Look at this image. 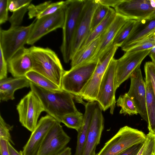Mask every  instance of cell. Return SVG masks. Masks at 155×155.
I'll return each instance as SVG.
<instances>
[{
  "mask_svg": "<svg viewBox=\"0 0 155 155\" xmlns=\"http://www.w3.org/2000/svg\"><path fill=\"white\" fill-rule=\"evenodd\" d=\"M30 87L40 100L45 111L60 123L64 116L78 111L74 101V96L62 89L48 90L31 81Z\"/></svg>",
  "mask_w": 155,
  "mask_h": 155,
  "instance_id": "obj_1",
  "label": "cell"
},
{
  "mask_svg": "<svg viewBox=\"0 0 155 155\" xmlns=\"http://www.w3.org/2000/svg\"><path fill=\"white\" fill-rule=\"evenodd\" d=\"M32 70L47 78L60 87L65 71L55 52L48 48L32 46L29 48Z\"/></svg>",
  "mask_w": 155,
  "mask_h": 155,
  "instance_id": "obj_2",
  "label": "cell"
},
{
  "mask_svg": "<svg viewBox=\"0 0 155 155\" xmlns=\"http://www.w3.org/2000/svg\"><path fill=\"white\" fill-rule=\"evenodd\" d=\"M85 0H68L64 7L65 18L62 28V41L60 49L64 62L72 58V46L78 19Z\"/></svg>",
  "mask_w": 155,
  "mask_h": 155,
  "instance_id": "obj_3",
  "label": "cell"
},
{
  "mask_svg": "<svg viewBox=\"0 0 155 155\" xmlns=\"http://www.w3.org/2000/svg\"><path fill=\"white\" fill-rule=\"evenodd\" d=\"M146 138V135L142 131L124 126L105 143L96 155H118L135 145L143 143Z\"/></svg>",
  "mask_w": 155,
  "mask_h": 155,
  "instance_id": "obj_4",
  "label": "cell"
},
{
  "mask_svg": "<svg viewBox=\"0 0 155 155\" xmlns=\"http://www.w3.org/2000/svg\"><path fill=\"white\" fill-rule=\"evenodd\" d=\"M98 61L91 60L65 71L61 79V88L78 98L91 78Z\"/></svg>",
  "mask_w": 155,
  "mask_h": 155,
  "instance_id": "obj_5",
  "label": "cell"
},
{
  "mask_svg": "<svg viewBox=\"0 0 155 155\" xmlns=\"http://www.w3.org/2000/svg\"><path fill=\"white\" fill-rule=\"evenodd\" d=\"M35 20L29 25L10 27L7 30L0 29V48L7 61L24 47L31 33Z\"/></svg>",
  "mask_w": 155,
  "mask_h": 155,
  "instance_id": "obj_6",
  "label": "cell"
},
{
  "mask_svg": "<svg viewBox=\"0 0 155 155\" xmlns=\"http://www.w3.org/2000/svg\"><path fill=\"white\" fill-rule=\"evenodd\" d=\"M16 109L22 126L31 132L37 125L40 114L45 111L40 100L31 91L21 100Z\"/></svg>",
  "mask_w": 155,
  "mask_h": 155,
  "instance_id": "obj_7",
  "label": "cell"
},
{
  "mask_svg": "<svg viewBox=\"0 0 155 155\" xmlns=\"http://www.w3.org/2000/svg\"><path fill=\"white\" fill-rule=\"evenodd\" d=\"M116 60L114 58L110 61L100 83L96 101L102 110L105 111L110 108L113 114L116 103L115 97V76Z\"/></svg>",
  "mask_w": 155,
  "mask_h": 155,
  "instance_id": "obj_8",
  "label": "cell"
},
{
  "mask_svg": "<svg viewBox=\"0 0 155 155\" xmlns=\"http://www.w3.org/2000/svg\"><path fill=\"white\" fill-rule=\"evenodd\" d=\"M152 49L132 52L126 51L122 57L116 60L115 76L116 91L140 66L143 61L150 54Z\"/></svg>",
  "mask_w": 155,
  "mask_h": 155,
  "instance_id": "obj_9",
  "label": "cell"
},
{
  "mask_svg": "<svg viewBox=\"0 0 155 155\" xmlns=\"http://www.w3.org/2000/svg\"><path fill=\"white\" fill-rule=\"evenodd\" d=\"M118 48L117 46H113L103 57L98 60L91 78L79 94L78 98L81 101V99L88 101H96L101 80Z\"/></svg>",
  "mask_w": 155,
  "mask_h": 155,
  "instance_id": "obj_10",
  "label": "cell"
},
{
  "mask_svg": "<svg viewBox=\"0 0 155 155\" xmlns=\"http://www.w3.org/2000/svg\"><path fill=\"white\" fill-rule=\"evenodd\" d=\"M64 7L53 14L36 19L27 44L32 45L49 32L62 28L65 18Z\"/></svg>",
  "mask_w": 155,
  "mask_h": 155,
  "instance_id": "obj_11",
  "label": "cell"
},
{
  "mask_svg": "<svg viewBox=\"0 0 155 155\" xmlns=\"http://www.w3.org/2000/svg\"><path fill=\"white\" fill-rule=\"evenodd\" d=\"M114 9L117 14L137 20L147 18L155 13L151 0H120Z\"/></svg>",
  "mask_w": 155,
  "mask_h": 155,
  "instance_id": "obj_12",
  "label": "cell"
},
{
  "mask_svg": "<svg viewBox=\"0 0 155 155\" xmlns=\"http://www.w3.org/2000/svg\"><path fill=\"white\" fill-rule=\"evenodd\" d=\"M98 5L96 0H85L78 22L72 42V58L79 49L91 32L92 16Z\"/></svg>",
  "mask_w": 155,
  "mask_h": 155,
  "instance_id": "obj_13",
  "label": "cell"
},
{
  "mask_svg": "<svg viewBox=\"0 0 155 155\" xmlns=\"http://www.w3.org/2000/svg\"><path fill=\"white\" fill-rule=\"evenodd\" d=\"M57 121L50 129L40 147L38 155H57L62 151L71 138Z\"/></svg>",
  "mask_w": 155,
  "mask_h": 155,
  "instance_id": "obj_14",
  "label": "cell"
},
{
  "mask_svg": "<svg viewBox=\"0 0 155 155\" xmlns=\"http://www.w3.org/2000/svg\"><path fill=\"white\" fill-rule=\"evenodd\" d=\"M140 66L131 75L130 89L127 93L133 101L138 114L147 123L146 83L143 79Z\"/></svg>",
  "mask_w": 155,
  "mask_h": 155,
  "instance_id": "obj_15",
  "label": "cell"
},
{
  "mask_svg": "<svg viewBox=\"0 0 155 155\" xmlns=\"http://www.w3.org/2000/svg\"><path fill=\"white\" fill-rule=\"evenodd\" d=\"M57 121L48 114L41 117L23 147V155H38L40 147L47 134Z\"/></svg>",
  "mask_w": 155,
  "mask_h": 155,
  "instance_id": "obj_16",
  "label": "cell"
},
{
  "mask_svg": "<svg viewBox=\"0 0 155 155\" xmlns=\"http://www.w3.org/2000/svg\"><path fill=\"white\" fill-rule=\"evenodd\" d=\"M102 110L97 102L81 155L96 154V148L100 143L104 128V118Z\"/></svg>",
  "mask_w": 155,
  "mask_h": 155,
  "instance_id": "obj_17",
  "label": "cell"
},
{
  "mask_svg": "<svg viewBox=\"0 0 155 155\" xmlns=\"http://www.w3.org/2000/svg\"><path fill=\"white\" fill-rule=\"evenodd\" d=\"M155 29V13L147 18L137 20L135 26L121 47L125 52L149 38Z\"/></svg>",
  "mask_w": 155,
  "mask_h": 155,
  "instance_id": "obj_18",
  "label": "cell"
},
{
  "mask_svg": "<svg viewBox=\"0 0 155 155\" xmlns=\"http://www.w3.org/2000/svg\"><path fill=\"white\" fill-rule=\"evenodd\" d=\"M129 19L127 18L117 14L113 22L101 35L99 45L92 60L98 61L113 47V42L117 33Z\"/></svg>",
  "mask_w": 155,
  "mask_h": 155,
  "instance_id": "obj_19",
  "label": "cell"
},
{
  "mask_svg": "<svg viewBox=\"0 0 155 155\" xmlns=\"http://www.w3.org/2000/svg\"><path fill=\"white\" fill-rule=\"evenodd\" d=\"M8 71L14 78L24 77L32 70V63L29 48L18 51L7 61Z\"/></svg>",
  "mask_w": 155,
  "mask_h": 155,
  "instance_id": "obj_20",
  "label": "cell"
},
{
  "mask_svg": "<svg viewBox=\"0 0 155 155\" xmlns=\"http://www.w3.org/2000/svg\"><path fill=\"white\" fill-rule=\"evenodd\" d=\"M30 81L25 77L9 78L0 80V101H7L15 99V91L30 87Z\"/></svg>",
  "mask_w": 155,
  "mask_h": 155,
  "instance_id": "obj_21",
  "label": "cell"
},
{
  "mask_svg": "<svg viewBox=\"0 0 155 155\" xmlns=\"http://www.w3.org/2000/svg\"><path fill=\"white\" fill-rule=\"evenodd\" d=\"M88 101L85 105L83 124L78 132L76 150L74 155H81L84 146L90 125L96 108L97 102Z\"/></svg>",
  "mask_w": 155,
  "mask_h": 155,
  "instance_id": "obj_22",
  "label": "cell"
},
{
  "mask_svg": "<svg viewBox=\"0 0 155 155\" xmlns=\"http://www.w3.org/2000/svg\"><path fill=\"white\" fill-rule=\"evenodd\" d=\"M66 3V1L54 2L48 1L36 5L31 3L28 8L29 18L35 17L37 19L53 14L64 7Z\"/></svg>",
  "mask_w": 155,
  "mask_h": 155,
  "instance_id": "obj_23",
  "label": "cell"
},
{
  "mask_svg": "<svg viewBox=\"0 0 155 155\" xmlns=\"http://www.w3.org/2000/svg\"><path fill=\"white\" fill-rule=\"evenodd\" d=\"M101 36L79 50L71 60V68L87 62L92 59L100 44Z\"/></svg>",
  "mask_w": 155,
  "mask_h": 155,
  "instance_id": "obj_24",
  "label": "cell"
},
{
  "mask_svg": "<svg viewBox=\"0 0 155 155\" xmlns=\"http://www.w3.org/2000/svg\"><path fill=\"white\" fill-rule=\"evenodd\" d=\"M116 15L114 9L110 7L105 18L90 32L79 50L82 48L92 41L101 36L113 22Z\"/></svg>",
  "mask_w": 155,
  "mask_h": 155,
  "instance_id": "obj_25",
  "label": "cell"
},
{
  "mask_svg": "<svg viewBox=\"0 0 155 155\" xmlns=\"http://www.w3.org/2000/svg\"><path fill=\"white\" fill-rule=\"evenodd\" d=\"M145 82L148 129L149 132L155 134V97L150 83L147 81Z\"/></svg>",
  "mask_w": 155,
  "mask_h": 155,
  "instance_id": "obj_26",
  "label": "cell"
},
{
  "mask_svg": "<svg viewBox=\"0 0 155 155\" xmlns=\"http://www.w3.org/2000/svg\"><path fill=\"white\" fill-rule=\"evenodd\" d=\"M14 10L8 20L10 27L19 26L32 0H14Z\"/></svg>",
  "mask_w": 155,
  "mask_h": 155,
  "instance_id": "obj_27",
  "label": "cell"
},
{
  "mask_svg": "<svg viewBox=\"0 0 155 155\" xmlns=\"http://www.w3.org/2000/svg\"><path fill=\"white\" fill-rule=\"evenodd\" d=\"M25 77L29 81L45 89L53 91L62 89L47 78L33 70L26 73Z\"/></svg>",
  "mask_w": 155,
  "mask_h": 155,
  "instance_id": "obj_28",
  "label": "cell"
},
{
  "mask_svg": "<svg viewBox=\"0 0 155 155\" xmlns=\"http://www.w3.org/2000/svg\"><path fill=\"white\" fill-rule=\"evenodd\" d=\"M137 21V20L129 19L120 28L113 41L112 45L113 46L121 47L130 34Z\"/></svg>",
  "mask_w": 155,
  "mask_h": 155,
  "instance_id": "obj_29",
  "label": "cell"
},
{
  "mask_svg": "<svg viewBox=\"0 0 155 155\" xmlns=\"http://www.w3.org/2000/svg\"><path fill=\"white\" fill-rule=\"evenodd\" d=\"M117 105L121 107L120 114H123L124 115L127 114L133 115L138 114L133 101L127 93L119 97L117 101Z\"/></svg>",
  "mask_w": 155,
  "mask_h": 155,
  "instance_id": "obj_30",
  "label": "cell"
},
{
  "mask_svg": "<svg viewBox=\"0 0 155 155\" xmlns=\"http://www.w3.org/2000/svg\"><path fill=\"white\" fill-rule=\"evenodd\" d=\"M84 115L78 111L67 114L62 118L61 123L68 127L75 130L78 132L82 125Z\"/></svg>",
  "mask_w": 155,
  "mask_h": 155,
  "instance_id": "obj_31",
  "label": "cell"
},
{
  "mask_svg": "<svg viewBox=\"0 0 155 155\" xmlns=\"http://www.w3.org/2000/svg\"><path fill=\"white\" fill-rule=\"evenodd\" d=\"M137 155H155V134L149 132Z\"/></svg>",
  "mask_w": 155,
  "mask_h": 155,
  "instance_id": "obj_32",
  "label": "cell"
},
{
  "mask_svg": "<svg viewBox=\"0 0 155 155\" xmlns=\"http://www.w3.org/2000/svg\"><path fill=\"white\" fill-rule=\"evenodd\" d=\"M110 8L98 3L92 16L91 24V32L104 19L106 16Z\"/></svg>",
  "mask_w": 155,
  "mask_h": 155,
  "instance_id": "obj_33",
  "label": "cell"
},
{
  "mask_svg": "<svg viewBox=\"0 0 155 155\" xmlns=\"http://www.w3.org/2000/svg\"><path fill=\"white\" fill-rule=\"evenodd\" d=\"M145 80L150 83L155 97V65L152 61L146 62L144 66Z\"/></svg>",
  "mask_w": 155,
  "mask_h": 155,
  "instance_id": "obj_34",
  "label": "cell"
},
{
  "mask_svg": "<svg viewBox=\"0 0 155 155\" xmlns=\"http://www.w3.org/2000/svg\"><path fill=\"white\" fill-rule=\"evenodd\" d=\"M13 126H10L5 121L1 114L0 115V139H4L13 145L15 144L13 141L10 135V131Z\"/></svg>",
  "mask_w": 155,
  "mask_h": 155,
  "instance_id": "obj_35",
  "label": "cell"
},
{
  "mask_svg": "<svg viewBox=\"0 0 155 155\" xmlns=\"http://www.w3.org/2000/svg\"><path fill=\"white\" fill-rule=\"evenodd\" d=\"M155 47V38L154 37L147 38L137 45L129 49L126 51L135 52L152 49Z\"/></svg>",
  "mask_w": 155,
  "mask_h": 155,
  "instance_id": "obj_36",
  "label": "cell"
},
{
  "mask_svg": "<svg viewBox=\"0 0 155 155\" xmlns=\"http://www.w3.org/2000/svg\"><path fill=\"white\" fill-rule=\"evenodd\" d=\"M8 0H0V24L5 23L8 20Z\"/></svg>",
  "mask_w": 155,
  "mask_h": 155,
  "instance_id": "obj_37",
  "label": "cell"
},
{
  "mask_svg": "<svg viewBox=\"0 0 155 155\" xmlns=\"http://www.w3.org/2000/svg\"><path fill=\"white\" fill-rule=\"evenodd\" d=\"M8 71L7 62L0 48V80L7 78Z\"/></svg>",
  "mask_w": 155,
  "mask_h": 155,
  "instance_id": "obj_38",
  "label": "cell"
},
{
  "mask_svg": "<svg viewBox=\"0 0 155 155\" xmlns=\"http://www.w3.org/2000/svg\"><path fill=\"white\" fill-rule=\"evenodd\" d=\"M143 143L135 145L123 151L118 155H137Z\"/></svg>",
  "mask_w": 155,
  "mask_h": 155,
  "instance_id": "obj_39",
  "label": "cell"
},
{
  "mask_svg": "<svg viewBox=\"0 0 155 155\" xmlns=\"http://www.w3.org/2000/svg\"><path fill=\"white\" fill-rule=\"evenodd\" d=\"M8 141L0 139V155H9L8 149Z\"/></svg>",
  "mask_w": 155,
  "mask_h": 155,
  "instance_id": "obj_40",
  "label": "cell"
},
{
  "mask_svg": "<svg viewBox=\"0 0 155 155\" xmlns=\"http://www.w3.org/2000/svg\"><path fill=\"white\" fill-rule=\"evenodd\" d=\"M120 0H96L99 4L110 7H114L119 2Z\"/></svg>",
  "mask_w": 155,
  "mask_h": 155,
  "instance_id": "obj_41",
  "label": "cell"
},
{
  "mask_svg": "<svg viewBox=\"0 0 155 155\" xmlns=\"http://www.w3.org/2000/svg\"><path fill=\"white\" fill-rule=\"evenodd\" d=\"M8 149L9 155H23L22 151L18 152L12 145L11 143L8 142Z\"/></svg>",
  "mask_w": 155,
  "mask_h": 155,
  "instance_id": "obj_42",
  "label": "cell"
},
{
  "mask_svg": "<svg viewBox=\"0 0 155 155\" xmlns=\"http://www.w3.org/2000/svg\"><path fill=\"white\" fill-rule=\"evenodd\" d=\"M57 155H71V149L69 147H66Z\"/></svg>",
  "mask_w": 155,
  "mask_h": 155,
  "instance_id": "obj_43",
  "label": "cell"
},
{
  "mask_svg": "<svg viewBox=\"0 0 155 155\" xmlns=\"http://www.w3.org/2000/svg\"><path fill=\"white\" fill-rule=\"evenodd\" d=\"M149 56L151 59L152 61L155 65V54L150 52L149 54Z\"/></svg>",
  "mask_w": 155,
  "mask_h": 155,
  "instance_id": "obj_44",
  "label": "cell"
},
{
  "mask_svg": "<svg viewBox=\"0 0 155 155\" xmlns=\"http://www.w3.org/2000/svg\"><path fill=\"white\" fill-rule=\"evenodd\" d=\"M153 37H154L155 38V29L152 33L150 38Z\"/></svg>",
  "mask_w": 155,
  "mask_h": 155,
  "instance_id": "obj_45",
  "label": "cell"
},
{
  "mask_svg": "<svg viewBox=\"0 0 155 155\" xmlns=\"http://www.w3.org/2000/svg\"><path fill=\"white\" fill-rule=\"evenodd\" d=\"M150 53L155 54V47L152 48Z\"/></svg>",
  "mask_w": 155,
  "mask_h": 155,
  "instance_id": "obj_46",
  "label": "cell"
}]
</instances>
